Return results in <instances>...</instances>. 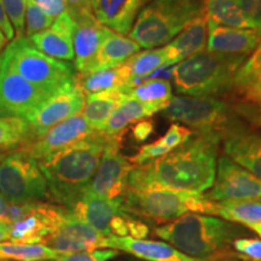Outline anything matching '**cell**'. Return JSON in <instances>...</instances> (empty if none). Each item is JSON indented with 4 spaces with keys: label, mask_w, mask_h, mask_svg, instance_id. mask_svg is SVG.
<instances>
[{
    "label": "cell",
    "mask_w": 261,
    "mask_h": 261,
    "mask_svg": "<svg viewBox=\"0 0 261 261\" xmlns=\"http://www.w3.org/2000/svg\"><path fill=\"white\" fill-rule=\"evenodd\" d=\"M223 137L214 132H194L188 142L162 158L135 166L128 188L155 187L202 194L213 185L218 149Z\"/></svg>",
    "instance_id": "6da1fadb"
},
{
    "label": "cell",
    "mask_w": 261,
    "mask_h": 261,
    "mask_svg": "<svg viewBox=\"0 0 261 261\" xmlns=\"http://www.w3.org/2000/svg\"><path fill=\"white\" fill-rule=\"evenodd\" d=\"M110 137L99 130L38 161L50 197L71 210L96 173Z\"/></svg>",
    "instance_id": "7a4b0ae2"
},
{
    "label": "cell",
    "mask_w": 261,
    "mask_h": 261,
    "mask_svg": "<svg viewBox=\"0 0 261 261\" xmlns=\"http://www.w3.org/2000/svg\"><path fill=\"white\" fill-rule=\"evenodd\" d=\"M155 234L189 256L211 261L225 256L240 230L236 224L213 215L189 213L156 227Z\"/></svg>",
    "instance_id": "3957f363"
},
{
    "label": "cell",
    "mask_w": 261,
    "mask_h": 261,
    "mask_svg": "<svg viewBox=\"0 0 261 261\" xmlns=\"http://www.w3.org/2000/svg\"><path fill=\"white\" fill-rule=\"evenodd\" d=\"M247 56H230L207 50L175 65L172 81L182 96L219 97L232 92L236 73Z\"/></svg>",
    "instance_id": "277c9868"
},
{
    "label": "cell",
    "mask_w": 261,
    "mask_h": 261,
    "mask_svg": "<svg viewBox=\"0 0 261 261\" xmlns=\"http://www.w3.org/2000/svg\"><path fill=\"white\" fill-rule=\"evenodd\" d=\"M127 213L159 224H168L189 213L218 215L219 204L203 194L155 187L128 188L123 197Z\"/></svg>",
    "instance_id": "5b68a950"
},
{
    "label": "cell",
    "mask_w": 261,
    "mask_h": 261,
    "mask_svg": "<svg viewBox=\"0 0 261 261\" xmlns=\"http://www.w3.org/2000/svg\"><path fill=\"white\" fill-rule=\"evenodd\" d=\"M203 11L201 0H152L137 16L128 35L140 48H158L171 42Z\"/></svg>",
    "instance_id": "8992f818"
},
{
    "label": "cell",
    "mask_w": 261,
    "mask_h": 261,
    "mask_svg": "<svg viewBox=\"0 0 261 261\" xmlns=\"http://www.w3.org/2000/svg\"><path fill=\"white\" fill-rule=\"evenodd\" d=\"M162 116L182 126H189L195 132H214L223 139L247 129L240 116L241 107H234L219 97H172ZM244 116V115H243Z\"/></svg>",
    "instance_id": "52a82bcc"
},
{
    "label": "cell",
    "mask_w": 261,
    "mask_h": 261,
    "mask_svg": "<svg viewBox=\"0 0 261 261\" xmlns=\"http://www.w3.org/2000/svg\"><path fill=\"white\" fill-rule=\"evenodd\" d=\"M2 55L22 77L41 89L55 92L75 79L70 64L42 54L25 37H16Z\"/></svg>",
    "instance_id": "ba28073f"
},
{
    "label": "cell",
    "mask_w": 261,
    "mask_h": 261,
    "mask_svg": "<svg viewBox=\"0 0 261 261\" xmlns=\"http://www.w3.org/2000/svg\"><path fill=\"white\" fill-rule=\"evenodd\" d=\"M69 211L106 237L145 240L149 234V227L125 211L123 200H107L84 194Z\"/></svg>",
    "instance_id": "9c48e42d"
},
{
    "label": "cell",
    "mask_w": 261,
    "mask_h": 261,
    "mask_svg": "<svg viewBox=\"0 0 261 261\" xmlns=\"http://www.w3.org/2000/svg\"><path fill=\"white\" fill-rule=\"evenodd\" d=\"M67 212V208L46 202L9 203L3 224L8 228V242L45 246Z\"/></svg>",
    "instance_id": "30bf717a"
},
{
    "label": "cell",
    "mask_w": 261,
    "mask_h": 261,
    "mask_svg": "<svg viewBox=\"0 0 261 261\" xmlns=\"http://www.w3.org/2000/svg\"><path fill=\"white\" fill-rule=\"evenodd\" d=\"M0 192L10 203L41 202L50 197L38 161L21 150L0 161Z\"/></svg>",
    "instance_id": "8fae6325"
},
{
    "label": "cell",
    "mask_w": 261,
    "mask_h": 261,
    "mask_svg": "<svg viewBox=\"0 0 261 261\" xmlns=\"http://www.w3.org/2000/svg\"><path fill=\"white\" fill-rule=\"evenodd\" d=\"M55 92L29 83L0 54V117L27 119Z\"/></svg>",
    "instance_id": "7c38bea8"
},
{
    "label": "cell",
    "mask_w": 261,
    "mask_h": 261,
    "mask_svg": "<svg viewBox=\"0 0 261 261\" xmlns=\"http://www.w3.org/2000/svg\"><path fill=\"white\" fill-rule=\"evenodd\" d=\"M121 140L122 135L110 137L97 171L84 194L107 200H123L128 190L129 173L135 166L122 155L120 150Z\"/></svg>",
    "instance_id": "4fadbf2b"
},
{
    "label": "cell",
    "mask_w": 261,
    "mask_h": 261,
    "mask_svg": "<svg viewBox=\"0 0 261 261\" xmlns=\"http://www.w3.org/2000/svg\"><path fill=\"white\" fill-rule=\"evenodd\" d=\"M204 196L215 203L261 202V180L223 155L217 162L213 185Z\"/></svg>",
    "instance_id": "5bb4252c"
},
{
    "label": "cell",
    "mask_w": 261,
    "mask_h": 261,
    "mask_svg": "<svg viewBox=\"0 0 261 261\" xmlns=\"http://www.w3.org/2000/svg\"><path fill=\"white\" fill-rule=\"evenodd\" d=\"M85 93L76 84V80L64 84L25 119L31 130L29 139L35 138L52 126L80 114L85 107Z\"/></svg>",
    "instance_id": "9a60e30c"
},
{
    "label": "cell",
    "mask_w": 261,
    "mask_h": 261,
    "mask_svg": "<svg viewBox=\"0 0 261 261\" xmlns=\"http://www.w3.org/2000/svg\"><path fill=\"white\" fill-rule=\"evenodd\" d=\"M94 129L89 125L83 114H77L52 126L42 135L29 139L17 150L31 155L37 161L47 158L79 140L92 135Z\"/></svg>",
    "instance_id": "2e32d148"
},
{
    "label": "cell",
    "mask_w": 261,
    "mask_h": 261,
    "mask_svg": "<svg viewBox=\"0 0 261 261\" xmlns=\"http://www.w3.org/2000/svg\"><path fill=\"white\" fill-rule=\"evenodd\" d=\"M45 246L60 254L93 252L108 249V237L68 210L60 226L51 234Z\"/></svg>",
    "instance_id": "e0dca14e"
},
{
    "label": "cell",
    "mask_w": 261,
    "mask_h": 261,
    "mask_svg": "<svg viewBox=\"0 0 261 261\" xmlns=\"http://www.w3.org/2000/svg\"><path fill=\"white\" fill-rule=\"evenodd\" d=\"M73 46L75 69L79 74L93 73L100 45L112 29L98 22L93 14L77 19Z\"/></svg>",
    "instance_id": "ac0fdd59"
},
{
    "label": "cell",
    "mask_w": 261,
    "mask_h": 261,
    "mask_svg": "<svg viewBox=\"0 0 261 261\" xmlns=\"http://www.w3.org/2000/svg\"><path fill=\"white\" fill-rule=\"evenodd\" d=\"M76 22L67 11L55 18L50 28L37 33L29 41L42 54L60 61H74L73 38Z\"/></svg>",
    "instance_id": "d6986e66"
},
{
    "label": "cell",
    "mask_w": 261,
    "mask_h": 261,
    "mask_svg": "<svg viewBox=\"0 0 261 261\" xmlns=\"http://www.w3.org/2000/svg\"><path fill=\"white\" fill-rule=\"evenodd\" d=\"M261 41L256 29L231 28L208 21V40L205 50L230 56H249Z\"/></svg>",
    "instance_id": "ffe728a7"
},
{
    "label": "cell",
    "mask_w": 261,
    "mask_h": 261,
    "mask_svg": "<svg viewBox=\"0 0 261 261\" xmlns=\"http://www.w3.org/2000/svg\"><path fill=\"white\" fill-rule=\"evenodd\" d=\"M152 0H91L98 22L117 34H128L137 16Z\"/></svg>",
    "instance_id": "44dd1931"
},
{
    "label": "cell",
    "mask_w": 261,
    "mask_h": 261,
    "mask_svg": "<svg viewBox=\"0 0 261 261\" xmlns=\"http://www.w3.org/2000/svg\"><path fill=\"white\" fill-rule=\"evenodd\" d=\"M108 249L122 250L146 261H207L189 256L171 244L161 241L109 236Z\"/></svg>",
    "instance_id": "7402d4cb"
},
{
    "label": "cell",
    "mask_w": 261,
    "mask_h": 261,
    "mask_svg": "<svg viewBox=\"0 0 261 261\" xmlns=\"http://www.w3.org/2000/svg\"><path fill=\"white\" fill-rule=\"evenodd\" d=\"M208 18L203 11L185 25L171 42L166 45L168 61L175 65L192 55L200 54L207 48Z\"/></svg>",
    "instance_id": "603a6c76"
},
{
    "label": "cell",
    "mask_w": 261,
    "mask_h": 261,
    "mask_svg": "<svg viewBox=\"0 0 261 261\" xmlns=\"http://www.w3.org/2000/svg\"><path fill=\"white\" fill-rule=\"evenodd\" d=\"M224 155L261 180V132L244 129L225 138Z\"/></svg>",
    "instance_id": "cb8c5ba5"
},
{
    "label": "cell",
    "mask_w": 261,
    "mask_h": 261,
    "mask_svg": "<svg viewBox=\"0 0 261 261\" xmlns=\"http://www.w3.org/2000/svg\"><path fill=\"white\" fill-rule=\"evenodd\" d=\"M232 92L247 104L261 103V41L236 73Z\"/></svg>",
    "instance_id": "d4e9b609"
},
{
    "label": "cell",
    "mask_w": 261,
    "mask_h": 261,
    "mask_svg": "<svg viewBox=\"0 0 261 261\" xmlns=\"http://www.w3.org/2000/svg\"><path fill=\"white\" fill-rule=\"evenodd\" d=\"M129 67L125 62L109 69L93 71L89 74H79L75 76L76 84L85 94H92L109 90H125L132 80Z\"/></svg>",
    "instance_id": "484cf974"
},
{
    "label": "cell",
    "mask_w": 261,
    "mask_h": 261,
    "mask_svg": "<svg viewBox=\"0 0 261 261\" xmlns=\"http://www.w3.org/2000/svg\"><path fill=\"white\" fill-rule=\"evenodd\" d=\"M126 97L127 94L122 90H109L87 94L85 98L83 116L94 130L102 132L109 117Z\"/></svg>",
    "instance_id": "4316f807"
},
{
    "label": "cell",
    "mask_w": 261,
    "mask_h": 261,
    "mask_svg": "<svg viewBox=\"0 0 261 261\" xmlns=\"http://www.w3.org/2000/svg\"><path fill=\"white\" fill-rule=\"evenodd\" d=\"M140 51V46L130 38L110 32L100 45L94 71L109 69L123 64Z\"/></svg>",
    "instance_id": "83f0119b"
},
{
    "label": "cell",
    "mask_w": 261,
    "mask_h": 261,
    "mask_svg": "<svg viewBox=\"0 0 261 261\" xmlns=\"http://www.w3.org/2000/svg\"><path fill=\"white\" fill-rule=\"evenodd\" d=\"M155 113H159V109L150 107L148 104L140 103L139 100L127 96L126 99L116 108L115 112L109 117L102 133L107 137L123 135L126 127L129 126L130 123L146 119V117L154 115Z\"/></svg>",
    "instance_id": "f1b7e54d"
},
{
    "label": "cell",
    "mask_w": 261,
    "mask_h": 261,
    "mask_svg": "<svg viewBox=\"0 0 261 261\" xmlns=\"http://www.w3.org/2000/svg\"><path fill=\"white\" fill-rule=\"evenodd\" d=\"M203 5L210 22L224 27L255 29L234 0H204Z\"/></svg>",
    "instance_id": "f546056e"
},
{
    "label": "cell",
    "mask_w": 261,
    "mask_h": 261,
    "mask_svg": "<svg viewBox=\"0 0 261 261\" xmlns=\"http://www.w3.org/2000/svg\"><path fill=\"white\" fill-rule=\"evenodd\" d=\"M126 94L133 99L139 100L140 103L148 104L159 109V112H162L171 102L173 90L172 84L168 80H149L126 91Z\"/></svg>",
    "instance_id": "4dcf8cb0"
},
{
    "label": "cell",
    "mask_w": 261,
    "mask_h": 261,
    "mask_svg": "<svg viewBox=\"0 0 261 261\" xmlns=\"http://www.w3.org/2000/svg\"><path fill=\"white\" fill-rule=\"evenodd\" d=\"M61 255L44 244L0 242V261H46L57 259Z\"/></svg>",
    "instance_id": "1f68e13d"
},
{
    "label": "cell",
    "mask_w": 261,
    "mask_h": 261,
    "mask_svg": "<svg viewBox=\"0 0 261 261\" xmlns=\"http://www.w3.org/2000/svg\"><path fill=\"white\" fill-rule=\"evenodd\" d=\"M218 204V215L224 220L246 225L247 227L261 225V202H228Z\"/></svg>",
    "instance_id": "d6a6232c"
},
{
    "label": "cell",
    "mask_w": 261,
    "mask_h": 261,
    "mask_svg": "<svg viewBox=\"0 0 261 261\" xmlns=\"http://www.w3.org/2000/svg\"><path fill=\"white\" fill-rule=\"evenodd\" d=\"M29 137L27 120L15 116L0 117V150H17L28 142Z\"/></svg>",
    "instance_id": "836d02e7"
},
{
    "label": "cell",
    "mask_w": 261,
    "mask_h": 261,
    "mask_svg": "<svg viewBox=\"0 0 261 261\" xmlns=\"http://www.w3.org/2000/svg\"><path fill=\"white\" fill-rule=\"evenodd\" d=\"M132 77H144L163 65H171L166 46L138 52L127 61Z\"/></svg>",
    "instance_id": "e575fe53"
},
{
    "label": "cell",
    "mask_w": 261,
    "mask_h": 261,
    "mask_svg": "<svg viewBox=\"0 0 261 261\" xmlns=\"http://www.w3.org/2000/svg\"><path fill=\"white\" fill-rule=\"evenodd\" d=\"M55 19L45 14L33 0H28L24 18V37L31 38L37 33L50 28Z\"/></svg>",
    "instance_id": "d590c367"
},
{
    "label": "cell",
    "mask_w": 261,
    "mask_h": 261,
    "mask_svg": "<svg viewBox=\"0 0 261 261\" xmlns=\"http://www.w3.org/2000/svg\"><path fill=\"white\" fill-rule=\"evenodd\" d=\"M3 4L16 37H24V18L28 0H3Z\"/></svg>",
    "instance_id": "8d00e7d4"
},
{
    "label": "cell",
    "mask_w": 261,
    "mask_h": 261,
    "mask_svg": "<svg viewBox=\"0 0 261 261\" xmlns=\"http://www.w3.org/2000/svg\"><path fill=\"white\" fill-rule=\"evenodd\" d=\"M192 136H194V130L188 128L187 126L174 122L169 126L167 132L159 139V142L172 151L173 149L178 148L185 142H188Z\"/></svg>",
    "instance_id": "74e56055"
},
{
    "label": "cell",
    "mask_w": 261,
    "mask_h": 261,
    "mask_svg": "<svg viewBox=\"0 0 261 261\" xmlns=\"http://www.w3.org/2000/svg\"><path fill=\"white\" fill-rule=\"evenodd\" d=\"M169 151H171V150L166 148V146H163L159 140H156V142L143 145L142 148L139 149V151L128 160L133 166H140L154 161L156 159L162 158V156L168 154Z\"/></svg>",
    "instance_id": "f35d334b"
},
{
    "label": "cell",
    "mask_w": 261,
    "mask_h": 261,
    "mask_svg": "<svg viewBox=\"0 0 261 261\" xmlns=\"http://www.w3.org/2000/svg\"><path fill=\"white\" fill-rule=\"evenodd\" d=\"M240 257L249 261H261V240L257 238H236L232 242Z\"/></svg>",
    "instance_id": "ab89813d"
},
{
    "label": "cell",
    "mask_w": 261,
    "mask_h": 261,
    "mask_svg": "<svg viewBox=\"0 0 261 261\" xmlns=\"http://www.w3.org/2000/svg\"><path fill=\"white\" fill-rule=\"evenodd\" d=\"M117 255V250L99 249L93 252H80L71 254H62L60 257L46 261H108Z\"/></svg>",
    "instance_id": "60d3db41"
},
{
    "label": "cell",
    "mask_w": 261,
    "mask_h": 261,
    "mask_svg": "<svg viewBox=\"0 0 261 261\" xmlns=\"http://www.w3.org/2000/svg\"><path fill=\"white\" fill-rule=\"evenodd\" d=\"M242 9L247 18L254 24L256 31L261 32V0H234Z\"/></svg>",
    "instance_id": "b9f144b4"
},
{
    "label": "cell",
    "mask_w": 261,
    "mask_h": 261,
    "mask_svg": "<svg viewBox=\"0 0 261 261\" xmlns=\"http://www.w3.org/2000/svg\"><path fill=\"white\" fill-rule=\"evenodd\" d=\"M155 125L152 120L142 119L132 127V136L137 143H143L154 133Z\"/></svg>",
    "instance_id": "7bdbcfd3"
},
{
    "label": "cell",
    "mask_w": 261,
    "mask_h": 261,
    "mask_svg": "<svg viewBox=\"0 0 261 261\" xmlns=\"http://www.w3.org/2000/svg\"><path fill=\"white\" fill-rule=\"evenodd\" d=\"M45 14L52 18H57L58 16L67 11L64 0H33Z\"/></svg>",
    "instance_id": "ee69618b"
},
{
    "label": "cell",
    "mask_w": 261,
    "mask_h": 261,
    "mask_svg": "<svg viewBox=\"0 0 261 261\" xmlns=\"http://www.w3.org/2000/svg\"><path fill=\"white\" fill-rule=\"evenodd\" d=\"M0 32L4 34V37L8 39L9 42L14 40L16 38L15 31L14 28H12L11 22H10L8 15H6L4 4H3V0H0Z\"/></svg>",
    "instance_id": "f6af8a7d"
},
{
    "label": "cell",
    "mask_w": 261,
    "mask_h": 261,
    "mask_svg": "<svg viewBox=\"0 0 261 261\" xmlns=\"http://www.w3.org/2000/svg\"><path fill=\"white\" fill-rule=\"evenodd\" d=\"M9 203L10 202L6 201V198L2 195V192H0V225L4 224L6 213H8Z\"/></svg>",
    "instance_id": "bcb514c9"
},
{
    "label": "cell",
    "mask_w": 261,
    "mask_h": 261,
    "mask_svg": "<svg viewBox=\"0 0 261 261\" xmlns=\"http://www.w3.org/2000/svg\"><path fill=\"white\" fill-rule=\"evenodd\" d=\"M244 116L249 117V119L252 120L253 122H255L256 125H259V126L261 127V113H260V112L257 113V115L254 116V115H253V112H252V110L248 109L247 107H244Z\"/></svg>",
    "instance_id": "7dc6e473"
},
{
    "label": "cell",
    "mask_w": 261,
    "mask_h": 261,
    "mask_svg": "<svg viewBox=\"0 0 261 261\" xmlns=\"http://www.w3.org/2000/svg\"><path fill=\"white\" fill-rule=\"evenodd\" d=\"M9 241V232L8 228L4 225H0V242H8Z\"/></svg>",
    "instance_id": "c3c4849f"
},
{
    "label": "cell",
    "mask_w": 261,
    "mask_h": 261,
    "mask_svg": "<svg viewBox=\"0 0 261 261\" xmlns=\"http://www.w3.org/2000/svg\"><path fill=\"white\" fill-rule=\"evenodd\" d=\"M8 44H9L8 39H6L4 37V34H3L2 32H0V54H2L3 50H4V48L6 47V45H8Z\"/></svg>",
    "instance_id": "681fc988"
},
{
    "label": "cell",
    "mask_w": 261,
    "mask_h": 261,
    "mask_svg": "<svg viewBox=\"0 0 261 261\" xmlns=\"http://www.w3.org/2000/svg\"><path fill=\"white\" fill-rule=\"evenodd\" d=\"M250 230H253L257 236L261 238V225H254V226H249Z\"/></svg>",
    "instance_id": "f907efd6"
},
{
    "label": "cell",
    "mask_w": 261,
    "mask_h": 261,
    "mask_svg": "<svg viewBox=\"0 0 261 261\" xmlns=\"http://www.w3.org/2000/svg\"><path fill=\"white\" fill-rule=\"evenodd\" d=\"M259 112H260V113H261V103H260V104H259Z\"/></svg>",
    "instance_id": "816d5d0a"
},
{
    "label": "cell",
    "mask_w": 261,
    "mask_h": 261,
    "mask_svg": "<svg viewBox=\"0 0 261 261\" xmlns=\"http://www.w3.org/2000/svg\"><path fill=\"white\" fill-rule=\"evenodd\" d=\"M2 159H3V158H2V155H0V161H2Z\"/></svg>",
    "instance_id": "f5cc1de1"
}]
</instances>
